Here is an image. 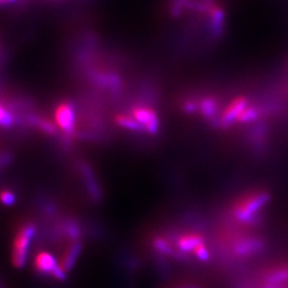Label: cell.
Listing matches in <instances>:
<instances>
[{
    "label": "cell",
    "instance_id": "cell-1",
    "mask_svg": "<svg viewBox=\"0 0 288 288\" xmlns=\"http://www.w3.org/2000/svg\"><path fill=\"white\" fill-rule=\"evenodd\" d=\"M267 192H256L239 201L233 209L235 219L243 223H253L259 219V213L267 204Z\"/></svg>",
    "mask_w": 288,
    "mask_h": 288
},
{
    "label": "cell",
    "instance_id": "cell-2",
    "mask_svg": "<svg viewBox=\"0 0 288 288\" xmlns=\"http://www.w3.org/2000/svg\"><path fill=\"white\" fill-rule=\"evenodd\" d=\"M36 232L35 224L32 222H27L19 228L16 236L14 238L11 261L14 267L18 269L26 265L28 260L29 248Z\"/></svg>",
    "mask_w": 288,
    "mask_h": 288
},
{
    "label": "cell",
    "instance_id": "cell-3",
    "mask_svg": "<svg viewBox=\"0 0 288 288\" xmlns=\"http://www.w3.org/2000/svg\"><path fill=\"white\" fill-rule=\"evenodd\" d=\"M131 116L134 118L143 130L149 134L155 135L159 129V120L156 111L150 107L138 106L132 109Z\"/></svg>",
    "mask_w": 288,
    "mask_h": 288
},
{
    "label": "cell",
    "instance_id": "cell-4",
    "mask_svg": "<svg viewBox=\"0 0 288 288\" xmlns=\"http://www.w3.org/2000/svg\"><path fill=\"white\" fill-rule=\"evenodd\" d=\"M54 120L58 124V126L63 130L66 135H71L75 129V109L72 104L62 103L54 111Z\"/></svg>",
    "mask_w": 288,
    "mask_h": 288
},
{
    "label": "cell",
    "instance_id": "cell-5",
    "mask_svg": "<svg viewBox=\"0 0 288 288\" xmlns=\"http://www.w3.org/2000/svg\"><path fill=\"white\" fill-rule=\"evenodd\" d=\"M249 106V99L246 97H238L232 100V103L225 108L219 123L222 126H229L234 122H238L240 115Z\"/></svg>",
    "mask_w": 288,
    "mask_h": 288
},
{
    "label": "cell",
    "instance_id": "cell-6",
    "mask_svg": "<svg viewBox=\"0 0 288 288\" xmlns=\"http://www.w3.org/2000/svg\"><path fill=\"white\" fill-rule=\"evenodd\" d=\"M80 173L82 175V180L85 185V188L89 193L90 198L92 201L94 202H99L103 198L102 189H100V186L97 182V178L94 174V171L93 169L85 162L80 163Z\"/></svg>",
    "mask_w": 288,
    "mask_h": 288
},
{
    "label": "cell",
    "instance_id": "cell-7",
    "mask_svg": "<svg viewBox=\"0 0 288 288\" xmlns=\"http://www.w3.org/2000/svg\"><path fill=\"white\" fill-rule=\"evenodd\" d=\"M203 245H205L203 237L196 234V233H188V234L180 235L176 240L178 258H181V255L185 253L194 254V252Z\"/></svg>",
    "mask_w": 288,
    "mask_h": 288
},
{
    "label": "cell",
    "instance_id": "cell-8",
    "mask_svg": "<svg viewBox=\"0 0 288 288\" xmlns=\"http://www.w3.org/2000/svg\"><path fill=\"white\" fill-rule=\"evenodd\" d=\"M264 247L263 241L255 237L243 238L238 240L233 247V253L239 258H248L253 254L259 253Z\"/></svg>",
    "mask_w": 288,
    "mask_h": 288
},
{
    "label": "cell",
    "instance_id": "cell-9",
    "mask_svg": "<svg viewBox=\"0 0 288 288\" xmlns=\"http://www.w3.org/2000/svg\"><path fill=\"white\" fill-rule=\"evenodd\" d=\"M33 265L37 274L51 276L54 269L57 268L59 263L51 253L47 251H41L35 255Z\"/></svg>",
    "mask_w": 288,
    "mask_h": 288
},
{
    "label": "cell",
    "instance_id": "cell-10",
    "mask_svg": "<svg viewBox=\"0 0 288 288\" xmlns=\"http://www.w3.org/2000/svg\"><path fill=\"white\" fill-rule=\"evenodd\" d=\"M81 250H82V244L80 241L78 240L74 241L71 247L67 249V251L64 253L63 258H62V261L60 263V266L65 271L71 270L74 267L76 261L78 260V256Z\"/></svg>",
    "mask_w": 288,
    "mask_h": 288
},
{
    "label": "cell",
    "instance_id": "cell-11",
    "mask_svg": "<svg viewBox=\"0 0 288 288\" xmlns=\"http://www.w3.org/2000/svg\"><path fill=\"white\" fill-rule=\"evenodd\" d=\"M94 81L102 85V87L109 89H119L121 85V80L118 75L115 74H106V73H98L94 76Z\"/></svg>",
    "mask_w": 288,
    "mask_h": 288
},
{
    "label": "cell",
    "instance_id": "cell-12",
    "mask_svg": "<svg viewBox=\"0 0 288 288\" xmlns=\"http://www.w3.org/2000/svg\"><path fill=\"white\" fill-rule=\"evenodd\" d=\"M115 122L119 126L128 129V130H134V131H144L142 126L132 118L131 115L128 114H120L115 118Z\"/></svg>",
    "mask_w": 288,
    "mask_h": 288
},
{
    "label": "cell",
    "instance_id": "cell-13",
    "mask_svg": "<svg viewBox=\"0 0 288 288\" xmlns=\"http://www.w3.org/2000/svg\"><path fill=\"white\" fill-rule=\"evenodd\" d=\"M29 121L31 124H33V125H35L41 131L45 132V134H48V135H56L57 134V128H56V126H54V124H52L48 120L32 115L29 118Z\"/></svg>",
    "mask_w": 288,
    "mask_h": 288
},
{
    "label": "cell",
    "instance_id": "cell-14",
    "mask_svg": "<svg viewBox=\"0 0 288 288\" xmlns=\"http://www.w3.org/2000/svg\"><path fill=\"white\" fill-rule=\"evenodd\" d=\"M198 109L202 114L206 116V118H215L218 110L216 99L214 98L203 99L200 103V105H198Z\"/></svg>",
    "mask_w": 288,
    "mask_h": 288
},
{
    "label": "cell",
    "instance_id": "cell-15",
    "mask_svg": "<svg viewBox=\"0 0 288 288\" xmlns=\"http://www.w3.org/2000/svg\"><path fill=\"white\" fill-rule=\"evenodd\" d=\"M62 233L68 237L69 239H72L74 241H77V239L79 238L81 232L78 223H76L75 221H66L62 224Z\"/></svg>",
    "mask_w": 288,
    "mask_h": 288
},
{
    "label": "cell",
    "instance_id": "cell-16",
    "mask_svg": "<svg viewBox=\"0 0 288 288\" xmlns=\"http://www.w3.org/2000/svg\"><path fill=\"white\" fill-rule=\"evenodd\" d=\"M13 123L14 121L11 113L7 111L5 108L0 105V125L3 127H10L12 126Z\"/></svg>",
    "mask_w": 288,
    "mask_h": 288
},
{
    "label": "cell",
    "instance_id": "cell-17",
    "mask_svg": "<svg viewBox=\"0 0 288 288\" xmlns=\"http://www.w3.org/2000/svg\"><path fill=\"white\" fill-rule=\"evenodd\" d=\"M16 198L15 194L10 190H2L0 191V202L5 206H11L15 203Z\"/></svg>",
    "mask_w": 288,
    "mask_h": 288
},
{
    "label": "cell",
    "instance_id": "cell-18",
    "mask_svg": "<svg viewBox=\"0 0 288 288\" xmlns=\"http://www.w3.org/2000/svg\"><path fill=\"white\" fill-rule=\"evenodd\" d=\"M10 161H11L10 154H7V153H0V167H3V166L9 165Z\"/></svg>",
    "mask_w": 288,
    "mask_h": 288
},
{
    "label": "cell",
    "instance_id": "cell-19",
    "mask_svg": "<svg viewBox=\"0 0 288 288\" xmlns=\"http://www.w3.org/2000/svg\"><path fill=\"white\" fill-rule=\"evenodd\" d=\"M186 288H199V287H197V286H187Z\"/></svg>",
    "mask_w": 288,
    "mask_h": 288
},
{
    "label": "cell",
    "instance_id": "cell-20",
    "mask_svg": "<svg viewBox=\"0 0 288 288\" xmlns=\"http://www.w3.org/2000/svg\"><path fill=\"white\" fill-rule=\"evenodd\" d=\"M0 3H3V0H0Z\"/></svg>",
    "mask_w": 288,
    "mask_h": 288
},
{
    "label": "cell",
    "instance_id": "cell-21",
    "mask_svg": "<svg viewBox=\"0 0 288 288\" xmlns=\"http://www.w3.org/2000/svg\"><path fill=\"white\" fill-rule=\"evenodd\" d=\"M5 2H7V0H3V3H5Z\"/></svg>",
    "mask_w": 288,
    "mask_h": 288
},
{
    "label": "cell",
    "instance_id": "cell-22",
    "mask_svg": "<svg viewBox=\"0 0 288 288\" xmlns=\"http://www.w3.org/2000/svg\"><path fill=\"white\" fill-rule=\"evenodd\" d=\"M176 288H181V287H176ZM183 288V287H182Z\"/></svg>",
    "mask_w": 288,
    "mask_h": 288
}]
</instances>
